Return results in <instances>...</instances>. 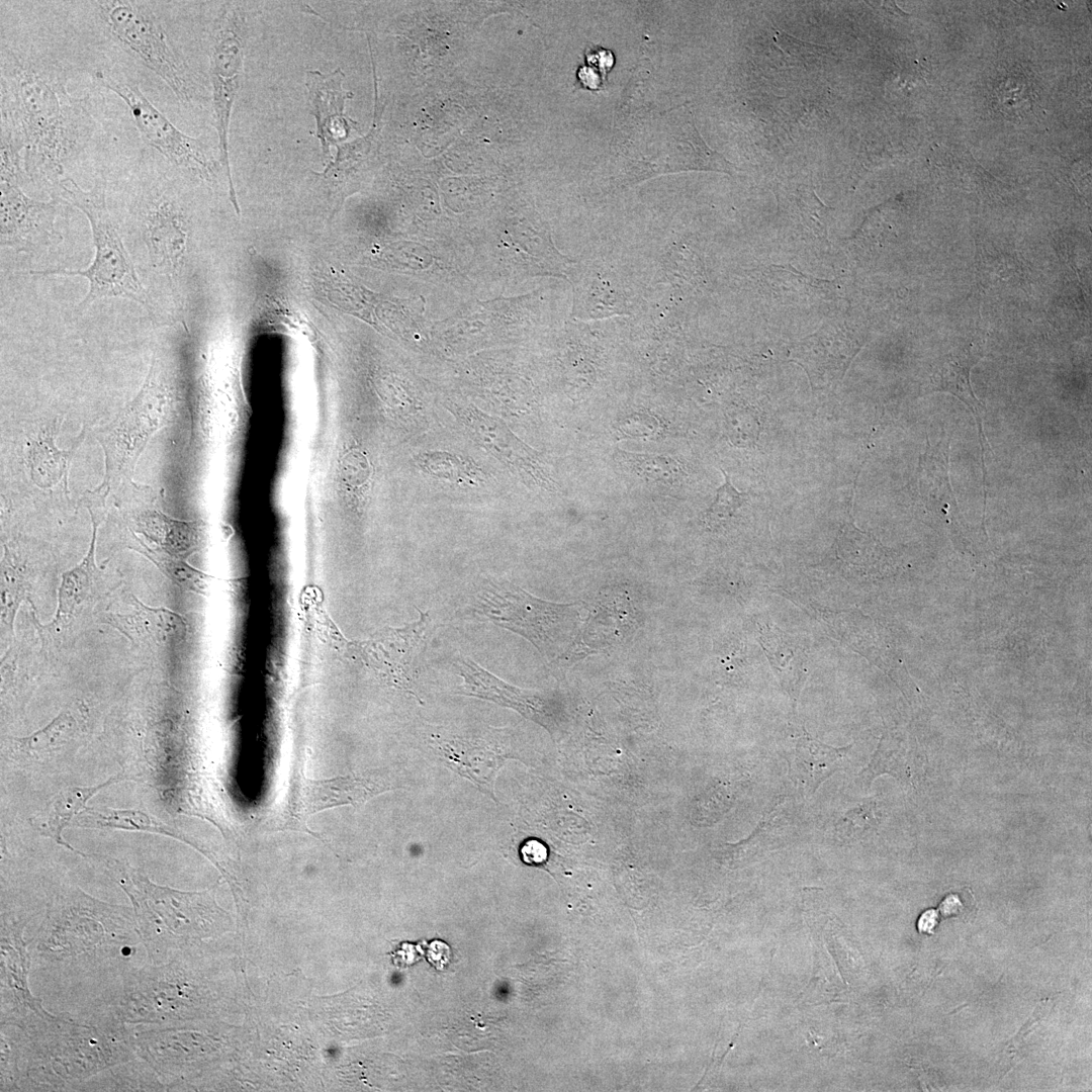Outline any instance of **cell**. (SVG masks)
I'll return each instance as SVG.
<instances>
[{
	"mask_svg": "<svg viewBox=\"0 0 1092 1092\" xmlns=\"http://www.w3.org/2000/svg\"><path fill=\"white\" fill-rule=\"evenodd\" d=\"M94 825L101 827L122 828L127 830L164 832L159 823L143 812L133 810H90L87 811Z\"/></svg>",
	"mask_w": 1092,
	"mask_h": 1092,
	"instance_id": "obj_26",
	"label": "cell"
},
{
	"mask_svg": "<svg viewBox=\"0 0 1092 1092\" xmlns=\"http://www.w3.org/2000/svg\"><path fill=\"white\" fill-rule=\"evenodd\" d=\"M138 220L153 266L158 272L173 276L187 244L185 219L179 206L154 187L139 203Z\"/></svg>",
	"mask_w": 1092,
	"mask_h": 1092,
	"instance_id": "obj_13",
	"label": "cell"
},
{
	"mask_svg": "<svg viewBox=\"0 0 1092 1092\" xmlns=\"http://www.w3.org/2000/svg\"><path fill=\"white\" fill-rule=\"evenodd\" d=\"M24 920L4 917L1 920V1025L23 1028L38 1020L52 1017L29 988L32 965L25 938Z\"/></svg>",
	"mask_w": 1092,
	"mask_h": 1092,
	"instance_id": "obj_12",
	"label": "cell"
},
{
	"mask_svg": "<svg viewBox=\"0 0 1092 1092\" xmlns=\"http://www.w3.org/2000/svg\"><path fill=\"white\" fill-rule=\"evenodd\" d=\"M384 790L378 784L360 778L312 781L310 786L306 787L304 809L306 813H314L333 806L357 805Z\"/></svg>",
	"mask_w": 1092,
	"mask_h": 1092,
	"instance_id": "obj_21",
	"label": "cell"
},
{
	"mask_svg": "<svg viewBox=\"0 0 1092 1092\" xmlns=\"http://www.w3.org/2000/svg\"><path fill=\"white\" fill-rule=\"evenodd\" d=\"M760 641L781 680L790 685H794V678L802 680L807 673L806 654L793 638L769 625H760Z\"/></svg>",
	"mask_w": 1092,
	"mask_h": 1092,
	"instance_id": "obj_22",
	"label": "cell"
},
{
	"mask_svg": "<svg viewBox=\"0 0 1092 1092\" xmlns=\"http://www.w3.org/2000/svg\"><path fill=\"white\" fill-rule=\"evenodd\" d=\"M962 908V902L956 895H948L939 905V911L944 917L958 915Z\"/></svg>",
	"mask_w": 1092,
	"mask_h": 1092,
	"instance_id": "obj_32",
	"label": "cell"
},
{
	"mask_svg": "<svg viewBox=\"0 0 1092 1092\" xmlns=\"http://www.w3.org/2000/svg\"><path fill=\"white\" fill-rule=\"evenodd\" d=\"M1 245L17 253H36L62 242L56 229L60 196L49 201L28 197L20 181L0 179Z\"/></svg>",
	"mask_w": 1092,
	"mask_h": 1092,
	"instance_id": "obj_11",
	"label": "cell"
},
{
	"mask_svg": "<svg viewBox=\"0 0 1092 1092\" xmlns=\"http://www.w3.org/2000/svg\"><path fill=\"white\" fill-rule=\"evenodd\" d=\"M578 607L541 600L511 583H489L474 603L479 616L523 636L549 659L566 654L578 639Z\"/></svg>",
	"mask_w": 1092,
	"mask_h": 1092,
	"instance_id": "obj_6",
	"label": "cell"
},
{
	"mask_svg": "<svg viewBox=\"0 0 1092 1092\" xmlns=\"http://www.w3.org/2000/svg\"><path fill=\"white\" fill-rule=\"evenodd\" d=\"M456 666L463 679L460 694L514 709L546 728L556 726L558 714L546 695L512 686L466 657H459Z\"/></svg>",
	"mask_w": 1092,
	"mask_h": 1092,
	"instance_id": "obj_14",
	"label": "cell"
},
{
	"mask_svg": "<svg viewBox=\"0 0 1092 1092\" xmlns=\"http://www.w3.org/2000/svg\"><path fill=\"white\" fill-rule=\"evenodd\" d=\"M93 80L123 100L146 142L166 159L204 179H211L217 174L221 165L213 158L207 145L179 130L136 84L110 70H97Z\"/></svg>",
	"mask_w": 1092,
	"mask_h": 1092,
	"instance_id": "obj_9",
	"label": "cell"
},
{
	"mask_svg": "<svg viewBox=\"0 0 1092 1092\" xmlns=\"http://www.w3.org/2000/svg\"><path fill=\"white\" fill-rule=\"evenodd\" d=\"M725 419L728 436L734 445L748 447L755 444L761 425L753 412H729Z\"/></svg>",
	"mask_w": 1092,
	"mask_h": 1092,
	"instance_id": "obj_28",
	"label": "cell"
},
{
	"mask_svg": "<svg viewBox=\"0 0 1092 1092\" xmlns=\"http://www.w3.org/2000/svg\"><path fill=\"white\" fill-rule=\"evenodd\" d=\"M56 422L50 429L41 430L30 439L27 462L32 479L42 487L62 483L68 494V475L70 462L82 443L85 434L82 431L72 447L61 450L55 443L58 428Z\"/></svg>",
	"mask_w": 1092,
	"mask_h": 1092,
	"instance_id": "obj_17",
	"label": "cell"
},
{
	"mask_svg": "<svg viewBox=\"0 0 1092 1092\" xmlns=\"http://www.w3.org/2000/svg\"><path fill=\"white\" fill-rule=\"evenodd\" d=\"M1 1082L11 1091L77 1088L138 1059L132 1029L99 1005L87 1017L53 1015L23 1028L1 1025Z\"/></svg>",
	"mask_w": 1092,
	"mask_h": 1092,
	"instance_id": "obj_2",
	"label": "cell"
},
{
	"mask_svg": "<svg viewBox=\"0 0 1092 1092\" xmlns=\"http://www.w3.org/2000/svg\"><path fill=\"white\" fill-rule=\"evenodd\" d=\"M57 196L80 209L87 217L95 248L94 259L85 269H49L32 271L35 276H82L89 282L85 297L76 307L82 313L99 299L121 297L143 305L153 320L159 314L141 282L133 262L120 237L105 200V180L99 179L90 191L83 190L73 179L64 178Z\"/></svg>",
	"mask_w": 1092,
	"mask_h": 1092,
	"instance_id": "obj_5",
	"label": "cell"
},
{
	"mask_svg": "<svg viewBox=\"0 0 1092 1092\" xmlns=\"http://www.w3.org/2000/svg\"><path fill=\"white\" fill-rule=\"evenodd\" d=\"M139 943L128 910L76 890L55 898L28 949L32 965L51 973L86 977L115 971L120 976L130 967Z\"/></svg>",
	"mask_w": 1092,
	"mask_h": 1092,
	"instance_id": "obj_3",
	"label": "cell"
},
{
	"mask_svg": "<svg viewBox=\"0 0 1092 1092\" xmlns=\"http://www.w3.org/2000/svg\"><path fill=\"white\" fill-rule=\"evenodd\" d=\"M109 875L133 906V916L149 963L161 964L174 951L230 929L229 915L207 892H183L153 883L138 870L105 860Z\"/></svg>",
	"mask_w": 1092,
	"mask_h": 1092,
	"instance_id": "obj_4",
	"label": "cell"
},
{
	"mask_svg": "<svg viewBox=\"0 0 1092 1092\" xmlns=\"http://www.w3.org/2000/svg\"><path fill=\"white\" fill-rule=\"evenodd\" d=\"M76 720L68 713L63 712L51 723L33 734L19 739L24 751L44 753L59 748L69 741L76 731Z\"/></svg>",
	"mask_w": 1092,
	"mask_h": 1092,
	"instance_id": "obj_24",
	"label": "cell"
},
{
	"mask_svg": "<svg viewBox=\"0 0 1092 1092\" xmlns=\"http://www.w3.org/2000/svg\"><path fill=\"white\" fill-rule=\"evenodd\" d=\"M442 750L451 766L479 786L493 788L492 781L502 765V751L481 739H455L442 743Z\"/></svg>",
	"mask_w": 1092,
	"mask_h": 1092,
	"instance_id": "obj_19",
	"label": "cell"
},
{
	"mask_svg": "<svg viewBox=\"0 0 1092 1092\" xmlns=\"http://www.w3.org/2000/svg\"><path fill=\"white\" fill-rule=\"evenodd\" d=\"M169 402L170 394L161 378L159 359L154 356L136 396L111 423L96 432L105 454L102 486L110 490L130 479L150 438L165 423Z\"/></svg>",
	"mask_w": 1092,
	"mask_h": 1092,
	"instance_id": "obj_8",
	"label": "cell"
},
{
	"mask_svg": "<svg viewBox=\"0 0 1092 1092\" xmlns=\"http://www.w3.org/2000/svg\"><path fill=\"white\" fill-rule=\"evenodd\" d=\"M721 471L725 481L717 488L716 497L707 511V518L713 522L731 517L748 499V493L738 491L730 476L723 469Z\"/></svg>",
	"mask_w": 1092,
	"mask_h": 1092,
	"instance_id": "obj_29",
	"label": "cell"
},
{
	"mask_svg": "<svg viewBox=\"0 0 1092 1092\" xmlns=\"http://www.w3.org/2000/svg\"><path fill=\"white\" fill-rule=\"evenodd\" d=\"M981 357L977 345L970 343L942 356L932 373V390L948 391L966 402L976 413L980 427L982 405L971 388L970 371Z\"/></svg>",
	"mask_w": 1092,
	"mask_h": 1092,
	"instance_id": "obj_18",
	"label": "cell"
},
{
	"mask_svg": "<svg viewBox=\"0 0 1092 1092\" xmlns=\"http://www.w3.org/2000/svg\"><path fill=\"white\" fill-rule=\"evenodd\" d=\"M243 36L244 20L241 14L232 7L224 9L213 30L209 70L219 162L225 173L231 201L238 213L240 208L230 167L229 127L232 109L243 79Z\"/></svg>",
	"mask_w": 1092,
	"mask_h": 1092,
	"instance_id": "obj_10",
	"label": "cell"
},
{
	"mask_svg": "<svg viewBox=\"0 0 1092 1092\" xmlns=\"http://www.w3.org/2000/svg\"><path fill=\"white\" fill-rule=\"evenodd\" d=\"M937 924V912L934 909H928L920 915L917 921V929L921 933L932 934Z\"/></svg>",
	"mask_w": 1092,
	"mask_h": 1092,
	"instance_id": "obj_31",
	"label": "cell"
},
{
	"mask_svg": "<svg viewBox=\"0 0 1092 1092\" xmlns=\"http://www.w3.org/2000/svg\"><path fill=\"white\" fill-rule=\"evenodd\" d=\"M96 3L112 38L160 77L178 99L190 102L195 93L193 78L172 49L149 2L106 0Z\"/></svg>",
	"mask_w": 1092,
	"mask_h": 1092,
	"instance_id": "obj_7",
	"label": "cell"
},
{
	"mask_svg": "<svg viewBox=\"0 0 1092 1092\" xmlns=\"http://www.w3.org/2000/svg\"><path fill=\"white\" fill-rule=\"evenodd\" d=\"M117 781L118 778H111L96 786L73 787L62 790L53 797L39 819H36V829L43 836L52 838L58 844L76 851L63 840V830L80 811L85 810L86 803L91 797Z\"/></svg>",
	"mask_w": 1092,
	"mask_h": 1092,
	"instance_id": "obj_20",
	"label": "cell"
},
{
	"mask_svg": "<svg viewBox=\"0 0 1092 1092\" xmlns=\"http://www.w3.org/2000/svg\"><path fill=\"white\" fill-rule=\"evenodd\" d=\"M2 592H1V607L2 618L12 628L13 620L16 611L25 598V589L20 579V575L16 572L11 563L5 562L3 564L2 573Z\"/></svg>",
	"mask_w": 1092,
	"mask_h": 1092,
	"instance_id": "obj_30",
	"label": "cell"
},
{
	"mask_svg": "<svg viewBox=\"0 0 1092 1092\" xmlns=\"http://www.w3.org/2000/svg\"><path fill=\"white\" fill-rule=\"evenodd\" d=\"M615 458L624 469L647 480L673 482L681 474L680 465L666 456L617 450Z\"/></svg>",
	"mask_w": 1092,
	"mask_h": 1092,
	"instance_id": "obj_23",
	"label": "cell"
},
{
	"mask_svg": "<svg viewBox=\"0 0 1092 1092\" xmlns=\"http://www.w3.org/2000/svg\"><path fill=\"white\" fill-rule=\"evenodd\" d=\"M343 78L341 69L328 74L316 70L305 73L308 103L316 120L314 134L321 142L324 157L329 159L330 147L346 140L351 129L348 121L354 122L344 113L345 102L352 94L342 88Z\"/></svg>",
	"mask_w": 1092,
	"mask_h": 1092,
	"instance_id": "obj_16",
	"label": "cell"
},
{
	"mask_svg": "<svg viewBox=\"0 0 1092 1092\" xmlns=\"http://www.w3.org/2000/svg\"><path fill=\"white\" fill-rule=\"evenodd\" d=\"M132 602L134 603L135 613L142 622L145 635H149L158 641H166L175 635L179 624L178 617L175 614L164 608L148 607L136 598H133Z\"/></svg>",
	"mask_w": 1092,
	"mask_h": 1092,
	"instance_id": "obj_27",
	"label": "cell"
},
{
	"mask_svg": "<svg viewBox=\"0 0 1092 1092\" xmlns=\"http://www.w3.org/2000/svg\"><path fill=\"white\" fill-rule=\"evenodd\" d=\"M155 491L132 481L121 482L115 504L132 516L134 528L171 555L181 554L192 546V532L187 524L170 519L155 508Z\"/></svg>",
	"mask_w": 1092,
	"mask_h": 1092,
	"instance_id": "obj_15",
	"label": "cell"
},
{
	"mask_svg": "<svg viewBox=\"0 0 1092 1092\" xmlns=\"http://www.w3.org/2000/svg\"><path fill=\"white\" fill-rule=\"evenodd\" d=\"M1 52V117L23 145L26 176L58 189L65 167L85 149L95 128L88 99L68 92L58 63Z\"/></svg>",
	"mask_w": 1092,
	"mask_h": 1092,
	"instance_id": "obj_1",
	"label": "cell"
},
{
	"mask_svg": "<svg viewBox=\"0 0 1092 1092\" xmlns=\"http://www.w3.org/2000/svg\"><path fill=\"white\" fill-rule=\"evenodd\" d=\"M998 107L1008 117H1022L1032 107L1033 90L1023 77H1008L996 88Z\"/></svg>",
	"mask_w": 1092,
	"mask_h": 1092,
	"instance_id": "obj_25",
	"label": "cell"
}]
</instances>
